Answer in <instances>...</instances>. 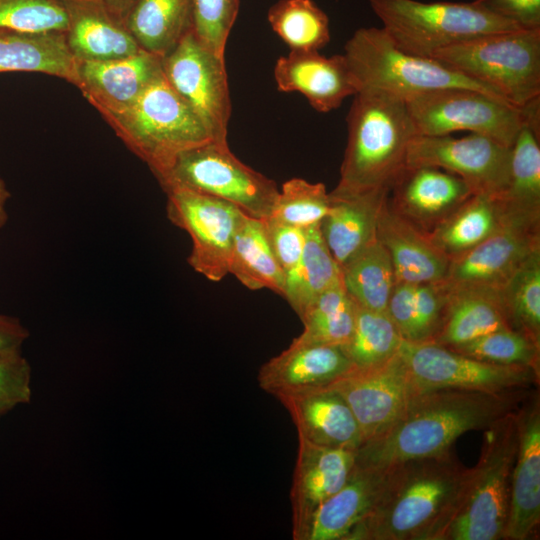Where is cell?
Returning a JSON list of instances; mask_svg holds the SVG:
<instances>
[{
  "mask_svg": "<svg viewBox=\"0 0 540 540\" xmlns=\"http://www.w3.org/2000/svg\"><path fill=\"white\" fill-rule=\"evenodd\" d=\"M500 392L441 388L419 393L405 413L377 438L356 451V464L386 468L451 450L471 430H485L517 410L533 391Z\"/></svg>",
  "mask_w": 540,
  "mask_h": 540,
  "instance_id": "cell-1",
  "label": "cell"
},
{
  "mask_svg": "<svg viewBox=\"0 0 540 540\" xmlns=\"http://www.w3.org/2000/svg\"><path fill=\"white\" fill-rule=\"evenodd\" d=\"M386 468L355 466L343 487L309 518L297 540H345L378 499Z\"/></svg>",
  "mask_w": 540,
  "mask_h": 540,
  "instance_id": "cell-24",
  "label": "cell"
},
{
  "mask_svg": "<svg viewBox=\"0 0 540 540\" xmlns=\"http://www.w3.org/2000/svg\"><path fill=\"white\" fill-rule=\"evenodd\" d=\"M194 0H138L126 26L142 50L164 57L193 29Z\"/></svg>",
  "mask_w": 540,
  "mask_h": 540,
  "instance_id": "cell-32",
  "label": "cell"
},
{
  "mask_svg": "<svg viewBox=\"0 0 540 540\" xmlns=\"http://www.w3.org/2000/svg\"><path fill=\"white\" fill-rule=\"evenodd\" d=\"M510 147L476 133L415 135L408 146L407 166H434L460 177L473 194L502 197L509 181Z\"/></svg>",
  "mask_w": 540,
  "mask_h": 540,
  "instance_id": "cell-16",
  "label": "cell"
},
{
  "mask_svg": "<svg viewBox=\"0 0 540 540\" xmlns=\"http://www.w3.org/2000/svg\"><path fill=\"white\" fill-rule=\"evenodd\" d=\"M0 28L47 32L67 29L62 0H0Z\"/></svg>",
  "mask_w": 540,
  "mask_h": 540,
  "instance_id": "cell-43",
  "label": "cell"
},
{
  "mask_svg": "<svg viewBox=\"0 0 540 540\" xmlns=\"http://www.w3.org/2000/svg\"><path fill=\"white\" fill-rule=\"evenodd\" d=\"M403 340L386 311L356 305L355 322L349 340L340 348L354 367H371L395 356Z\"/></svg>",
  "mask_w": 540,
  "mask_h": 540,
  "instance_id": "cell-40",
  "label": "cell"
},
{
  "mask_svg": "<svg viewBox=\"0 0 540 540\" xmlns=\"http://www.w3.org/2000/svg\"><path fill=\"white\" fill-rule=\"evenodd\" d=\"M353 412L364 443L389 429L423 392L411 377L399 353L371 367H352L327 384Z\"/></svg>",
  "mask_w": 540,
  "mask_h": 540,
  "instance_id": "cell-15",
  "label": "cell"
},
{
  "mask_svg": "<svg viewBox=\"0 0 540 540\" xmlns=\"http://www.w3.org/2000/svg\"><path fill=\"white\" fill-rule=\"evenodd\" d=\"M355 313L356 304L342 281L322 292L306 308L299 317L304 330L292 342L342 346L352 334Z\"/></svg>",
  "mask_w": 540,
  "mask_h": 540,
  "instance_id": "cell-37",
  "label": "cell"
},
{
  "mask_svg": "<svg viewBox=\"0 0 540 540\" xmlns=\"http://www.w3.org/2000/svg\"><path fill=\"white\" fill-rule=\"evenodd\" d=\"M162 74V57L141 50L111 60L78 62L75 86L102 116L126 109Z\"/></svg>",
  "mask_w": 540,
  "mask_h": 540,
  "instance_id": "cell-20",
  "label": "cell"
},
{
  "mask_svg": "<svg viewBox=\"0 0 540 540\" xmlns=\"http://www.w3.org/2000/svg\"><path fill=\"white\" fill-rule=\"evenodd\" d=\"M416 135L457 131L485 135L511 147L523 121L521 108L471 88H445L406 101Z\"/></svg>",
  "mask_w": 540,
  "mask_h": 540,
  "instance_id": "cell-10",
  "label": "cell"
},
{
  "mask_svg": "<svg viewBox=\"0 0 540 540\" xmlns=\"http://www.w3.org/2000/svg\"><path fill=\"white\" fill-rule=\"evenodd\" d=\"M388 192L389 189L329 192V211L319 227L340 266L376 238L379 212Z\"/></svg>",
  "mask_w": 540,
  "mask_h": 540,
  "instance_id": "cell-27",
  "label": "cell"
},
{
  "mask_svg": "<svg viewBox=\"0 0 540 540\" xmlns=\"http://www.w3.org/2000/svg\"><path fill=\"white\" fill-rule=\"evenodd\" d=\"M540 250V213L514 212L489 238L449 261L441 281L447 292H498Z\"/></svg>",
  "mask_w": 540,
  "mask_h": 540,
  "instance_id": "cell-12",
  "label": "cell"
},
{
  "mask_svg": "<svg viewBox=\"0 0 540 540\" xmlns=\"http://www.w3.org/2000/svg\"><path fill=\"white\" fill-rule=\"evenodd\" d=\"M340 267L344 287L357 306L386 311L396 278L389 254L377 238Z\"/></svg>",
  "mask_w": 540,
  "mask_h": 540,
  "instance_id": "cell-36",
  "label": "cell"
},
{
  "mask_svg": "<svg viewBox=\"0 0 540 540\" xmlns=\"http://www.w3.org/2000/svg\"><path fill=\"white\" fill-rule=\"evenodd\" d=\"M513 213L501 197L472 194L427 236L450 261L493 235Z\"/></svg>",
  "mask_w": 540,
  "mask_h": 540,
  "instance_id": "cell-29",
  "label": "cell"
},
{
  "mask_svg": "<svg viewBox=\"0 0 540 540\" xmlns=\"http://www.w3.org/2000/svg\"><path fill=\"white\" fill-rule=\"evenodd\" d=\"M268 21L290 51H319L330 41L329 18L312 0H279Z\"/></svg>",
  "mask_w": 540,
  "mask_h": 540,
  "instance_id": "cell-39",
  "label": "cell"
},
{
  "mask_svg": "<svg viewBox=\"0 0 540 540\" xmlns=\"http://www.w3.org/2000/svg\"><path fill=\"white\" fill-rule=\"evenodd\" d=\"M162 72L212 138L227 141L231 99L224 57L203 45L192 29L162 57Z\"/></svg>",
  "mask_w": 540,
  "mask_h": 540,
  "instance_id": "cell-14",
  "label": "cell"
},
{
  "mask_svg": "<svg viewBox=\"0 0 540 540\" xmlns=\"http://www.w3.org/2000/svg\"><path fill=\"white\" fill-rule=\"evenodd\" d=\"M386 469L378 499L345 540H434L473 474L451 450Z\"/></svg>",
  "mask_w": 540,
  "mask_h": 540,
  "instance_id": "cell-2",
  "label": "cell"
},
{
  "mask_svg": "<svg viewBox=\"0 0 540 540\" xmlns=\"http://www.w3.org/2000/svg\"><path fill=\"white\" fill-rule=\"evenodd\" d=\"M448 292L439 282H396L386 312L403 341L431 343L446 314Z\"/></svg>",
  "mask_w": 540,
  "mask_h": 540,
  "instance_id": "cell-30",
  "label": "cell"
},
{
  "mask_svg": "<svg viewBox=\"0 0 540 540\" xmlns=\"http://www.w3.org/2000/svg\"><path fill=\"white\" fill-rule=\"evenodd\" d=\"M540 97L522 107V125L510 147L509 181L501 197L514 212L540 213Z\"/></svg>",
  "mask_w": 540,
  "mask_h": 540,
  "instance_id": "cell-31",
  "label": "cell"
},
{
  "mask_svg": "<svg viewBox=\"0 0 540 540\" xmlns=\"http://www.w3.org/2000/svg\"><path fill=\"white\" fill-rule=\"evenodd\" d=\"M228 272L250 290L266 288L283 297L285 273L270 247L262 219L243 217L234 238Z\"/></svg>",
  "mask_w": 540,
  "mask_h": 540,
  "instance_id": "cell-34",
  "label": "cell"
},
{
  "mask_svg": "<svg viewBox=\"0 0 540 540\" xmlns=\"http://www.w3.org/2000/svg\"><path fill=\"white\" fill-rule=\"evenodd\" d=\"M28 330L16 318L0 314V353L21 351Z\"/></svg>",
  "mask_w": 540,
  "mask_h": 540,
  "instance_id": "cell-48",
  "label": "cell"
},
{
  "mask_svg": "<svg viewBox=\"0 0 540 540\" xmlns=\"http://www.w3.org/2000/svg\"><path fill=\"white\" fill-rule=\"evenodd\" d=\"M10 198V192L3 179L0 178V229L6 224L8 220V213L6 210L7 202Z\"/></svg>",
  "mask_w": 540,
  "mask_h": 540,
  "instance_id": "cell-50",
  "label": "cell"
},
{
  "mask_svg": "<svg viewBox=\"0 0 540 540\" xmlns=\"http://www.w3.org/2000/svg\"><path fill=\"white\" fill-rule=\"evenodd\" d=\"M329 207L330 197L324 184L292 178L285 181L279 189L269 217L306 229L320 224Z\"/></svg>",
  "mask_w": 540,
  "mask_h": 540,
  "instance_id": "cell-41",
  "label": "cell"
},
{
  "mask_svg": "<svg viewBox=\"0 0 540 540\" xmlns=\"http://www.w3.org/2000/svg\"><path fill=\"white\" fill-rule=\"evenodd\" d=\"M539 525L540 398L534 389L518 409V446L504 540L535 538Z\"/></svg>",
  "mask_w": 540,
  "mask_h": 540,
  "instance_id": "cell-18",
  "label": "cell"
},
{
  "mask_svg": "<svg viewBox=\"0 0 540 540\" xmlns=\"http://www.w3.org/2000/svg\"><path fill=\"white\" fill-rule=\"evenodd\" d=\"M356 451L324 447L298 437L290 489L294 540L312 514L346 483L355 466Z\"/></svg>",
  "mask_w": 540,
  "mask_h": 540,
  "instance_id": "cell-21",
  "label": "cell"
},
{
  "mask_svg": "<svg viewBox=\"0 0 540 540\" xmlns=\"http://www.w3.org/2000/svg\"><path fill=\"white\" fill-rule=\"evenodd\" d=\"M15 406H17V404L14 402L0 399V418L11 411Z\"/></svg>",
  "mask_w": 540,
  "mask_h": 540,
  "instance_id": "cell-51",
  "label": "cell"
},
{
  "mask_svg": "<svg viewBox=\"0 0 540 540\" xmlns=\"http://www.w3.org/2000/svg\"><path fill=\"white\" fill-rule=\"evenodd\" d=\"M498 294L509 328L540 346V250L524 261Z\"/></svg>",
  "mask_w": 540,
  "mask_h": 540,
  "instance_id": "cell-38",
  "label": "cell"
},
{
  "mask_svg": "<svg viewBox=\"0 0 540 540\" xmlns=\"http://www.w3.org/2000/svg\"><path fill=\"white\" fill-rule=\"evenodd\" d=\"M102 117L156 178L180 153L214 140L163 74L126 109Z\"/></svg>",
  "mask_w": 540,
  "mask_h": 540,
  "instance_id": "cell-5",
  "label": "cell"
},
{
  "mask_svg": "<svg viewBox=\"0 0 540 540\" xmlns=\"http://www.w3.org/2000/svg\"><path fill=\"white\" fill-rule=\"evenodd\" d=\"M474 2L522 29H540V0H475Z\"/></svg>",
  "mask_w": 540,
  "mask_h": 540,
  "instance_id": "cell-47",
  "label": "cell"
},
{
  "mask_svg": "<svg viewBox=\"0 0 540 540\" xmlns=\"http://www.w3.org/2000/svg\"><path fill=\"white\" fill-rule=\"evenodd\" d=\"M273 254L286 274L300 260L306 241V229L268 217L262 219Z\"/></svg>",
  "mask_w": 540,
  "mask_h": 540,
  "instance_id": "cell-45",
  "label": "cell"
},
{
  "mask_svg": "<svg viewBox=\"0 0 540 540\" xmlns=\"http://www.w3.org/2000/svg\"><path fill=\"white\" fill-rule=\"evenodd\" d=\"M344 50L358 91L374 89L405 102L445 88H471L501 97L490 87L431 57L400 49L383 28H359L346 42Z\"/></svg>",
  "mask_w": 540,
  "mask_h": 540,
  "instance_id": "cell-7",
  "label": "cell"
},
{
  "mask_svg": "<svg viewBox=\"0 0 540 540\" xmlns=\"http://www.w3.org/2000/svg\"><path fill=\"white\" fill-rule=\"evenodd\" d=\"M518 409L484 430L481 454L467 490L434 540L505 538L518 446Z\"/></svg>",
  "mask_w": 540,
  "mask_h": 540,
  "instance_id": "cell-4",
  "label": "cell"
},
{
  "mask_svg": "<svg viewBox=\"0 0 540 540\" xmlns=\"http://www.w3.org/2000/svg\"><path fill=\"white\" fill-rule=\"evenodd\" d=\"M238 11L239 0H194L193 31L203 45L224 57Z\"/></svg>",
  "mask_w": 540,
  "mask_h": 540,
  "instance_id": "cell-44",
  "label": "cell"
},
{
  "mask_svg": "<svg viewBox=\"0 0 540 540\" xmlns=\"http://www.w3.org/2000/svg\"><path fill=\"white\" fill-rule=\"evenodd\" d=\"M341 282V267L329 251L319 224L306 228L302 256L285 274L283 297L300 317L322 292Z\"/></svg>",
  "mask_w": 540,
  "mask_h": 540,
  "instance_id": "cell-35",
  "label": "cell"
},
{
  "mask_svg": "<svg viewBox=\"0 0 540 540\" xmlns=\"http://www.w3.org/2000/svg\"><path fill=\"white\" fill-rule=\"evenodd\" d=\"M117 20L126 24V19L138 0H99Z\"/></svg>",
  "mask_w": 540,
  "mask_h": 540,
  "instance_id": "cell-49",
  "label": "cell"
},
{
  "mask_svg": "<svg viewBox=\"0 0 540 540\" xmlns=\"http://www.w3.org/2000/svg\"><path fill=\"white\" fill-rule=\"evenodd\" d=\"M457 175L434 166H407L391 185L387 202L402 218L429 234L471 195Z\"/></svg>",
  "mask_w": 540,
  "mask_h": 540,
  "instance_id": "cell-17",
  "label": "cell"
},
{
  "mask_svg": "<svg viewBox=\"0 0 540 540\" xmlns=\"http://www.w3.org/2000/svg\"><path fill=\"white\" fill-rule=\"evenodd\" d=\"M522 108L540 97V29L485 34L430 56Z\"/></svg>",
  "mask_w": 540,
  "mask_h": 540,
  "instance_id": "cell-6",
  "label": "cell"
},
{
  "mask_svg": "<svg viewBox=\"0 0 540 540\" xmlns=\"http://www.w3.org/2000/svg\"><path fill=\"white\" fill-rule=\"evenodd\" d=\"M422 391L454 388L500 392L539 386L540 371L484 362L434 343L403 341L398 351Z\"/></svg>",
  "mask_w": 540,
  "mask_h": 540,
  "instance_id": "cell-13",
  "label": "cell"
},
{
  "mask_svg": "<svg viewBox=\"0 0 540 540\" xmlns=\"http://www.w3.org/2000/svg\"><path fill=\"white\" fill-rule=\"evenodd\" d=\"M0 399L26 404L31 399V367L21 351L0 353Z\"/></svg>",
  "mask_w": 540,
  "mask_h": 540,
  "instance_id": "cell-46",
  "label": "cell"
},
{
  "mask_svg": "<svg viewBox=\"0 0 540 540\" xmlns=\"http://www.w3.org/2000/svg\"><path fill=\"white\" fill-rule=\"evenodd\" d=\"M157 180L164 191L184 188L210 195L257 219L271 215L279 194L275 181L241 162L227 141L211 140L180 153Z\"/></svg>",
  "mask_w": 540,
  "mask_h": 540,
  "instance_id": "cell-9",
  "label": "cell"
},
{
  "mask_svg": "<svg viewBox=\"0 0 540 540\" xmlns=\"http://www.w3.org/2000/svg\"><path fill=\"white\" fill-rule=\"evenodd\" d=\"M77 69L65 32L0 28V72L43 73L75 86Z\"/></svg>",
  "mask_w": 540,
  "mask_h": 540,
  "instance_id": "cell-28",
  "label": "cell"
},
{
  "mask_svg": "<svg viewBox=\"0 0 540 540\" xmlns=\"http://www.w3.org/2000/svg\"><path fill=\"white\" fill-rule=\"evenodd\" d=\"M290 414L299 438L313 444L358 450L364 439L343 397L328 385L299 388L275 395Z\"/></svg>",
  "mask_w": 540,
  "mask_h": 540,
  "instance_id": "cell-19",
  "label": "cell"
},
{
  "mask_svg": "<svg viewBox=\"0 0 540 540\" xmlns=\"http://www.w3.org/2000/svg\"><path fill=\"white\" fill-rule=\"evenodd\" d=\"M368 1L393 42L406 52L424 57L485 34L520 28L474 1Z\"/></svg>",
  "mask_w": 540,
  "mask_h": 540,
  "instance_id": "cell-8",
  "label": "cell"
},
{
  "mask_svg": "<svg viewBox=\"0 0 540 540\" xmlns=\"http://www.w3.org/2000/svg\"><path fill=\"white\" fill-rule=\"evenodd\" d=\"M352 363L340 346L297 344L264 363L257 376L261 389L280 392L327 385L349 371Z\"/></svg>",
  "mask_w": 540,
  "mask_h": 540,
  "instance_id": "cell-26",
  "label": "cell"
},
{
  "mask_svg": "<svg viewBox=\"0 0 540 540\" xmlns=\"http://www.w3.org/2000/svg\"><path fill=\"white\" fill-rule=\"evenodd\" d=\"M376 238L389 254L396 282H439L445 277L448 258L427 234L393 211L387 197L379 212Z\"/></svg>",
  "mask_w": 540,
  "mask_h": 540,
  "instance_id": "cell-25",
  "label": "cell"
},
{
  "mask_svg": "<svg viewBox=\"0 0 540 540\" xmlns=\"http://www.w3.org/2000/svg\"><path fill=\"white\" fill-rule=\"evenodd\" d=\"M166 213L192 239L188 264L213 282L227 274L236 232L246 215L232 203L184 188H170Z\"/></svg>",
  "mask_w": 540,
  "mask_h": 540,
  "instance_id": "cell-11",
  "label": "cell"
},
{
  "mask_svg": "<svg viewBox=\"0 0 540 540\" xmlns=\"http://www.w3.org/2000/svg\"><path fill=\"white\" fill-rule=\"evenodd\" d=\"M67 15L68 47L77 62L105 61L141 51L125 23L99 0H62Z\"/></svg>",
  "mask_w": 540,
  "mask_h": 540,
  "instance_id": "cell-23",
  "label": "cell"
},
{
  "mask_svg": "<svg viewBox=\"0 0 540 540\" xmlns=\"http://www.w3.org/2000/svg\"><path fill=\"white\" fill-rule=\"evenodd\" d=\"M274 79L281 92H298L318 112L327 113L358 91L344 54L325 57L319 51H290L277 59Z\"/></svg>",
  "mask_w": 540,
  "mask_h": 540,
  "instance_id": "cell-22",
  "label": "cell"
},
{
  "mask_svg": "<svg viewBox=\"0 0 540 540\" xmlns=\"http://www.w3.org/2000/svg\"><path fill=\"white\" fill-rule=\"evenodd\" d=\"M348 140L337 192L390 189L406 167L416 135L406 102L374 89L354 95L347 115Z\"/></svg>",
  "mask_w": 540,
  "mask_h": 540,
  "instance_id": "cell-3",
  "label": "cell"
},
{
  "mask_svg": "<svg viewBox=\"0 0 540 540\" xmlns=\"http://www.w3.org/2000/svg\"><path fill=\"white\" fill-rule=\"evenodd\" d=\"M506 328L498 292H448L445 319L431 343L451 347Z\"/></svg>",
  "mask_w": 540,
  "mask_h": 540,
  "instance_id": "cell-33",
  "label": "cell"
},
{
  "mask_svg": "<svg viewBox=\"0 0 540 540\" xmlns=\"http://www.w3.org/2000/svg\"><path fill=\"white\" fill-rule=\"evenodd\" d=\"M447 348L488 363L528 366L540 371V346L509 328Z\"/></svg>",
  "mask_w": 540,
  "mask_h": 540,
  "instance_id": "cell-42",
  "label": "cell"
}]
</instances>
